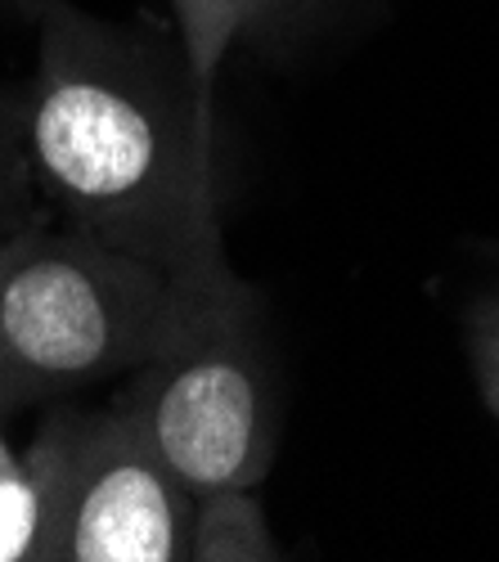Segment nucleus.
<instances>
[{"label": "nucleus", "mask_w": 499, "mask_h": 562, "mask_svg": "<svg viewBox=\"0 0 499 562\" xmlns=\"http://www.w3.org/2000/svg\"><path fill=\"white\" fill-rule=\"evenodd\" d=\"M23 135L36 190L72 229L171 270H230L216 199V109L185 55L64 0H36Z\"/></svg>", "instance_id": "1"}, {"label": "nucleus", "mask_w": 499, "mask_h": 562, "mask_svg": "<svg viewBox=\"0 0 499 562\" xmlns=\"http://www.w3.org/2000/svg\"><path fill=\"white\" fill-rule=\"evenodd\" d=\"M243 302L235 270H171L72 225H32L0 279V409L135 373Z\"/></svg>", "instance_id": "2"}, {"label": "nucleus", "mask_w": 499, "mask_h": 562, "mask_svg": "<svg viewBox=\"0 0 499 562\" xmlns=\"http://www.w3.org/2000/svg\"><path fill=\"white\" fill-rule=\"evenodd\" d=\"M117 405L145 428L190 495L261 486L275 459V401L257 351L252 302L140 364Z\"/></svg>", "instance_id": "3"}, {"label": "nucleus", "mask_w": 499, "mask_h": 562, "mask_svg": "<svg viewBox=\"0 0 499 562\" xmlns=\"http://www.w3.org/2000/svg\"><path fill=\"white\" fill-rule=\"evenodd\" d=\"M190 518L194 495L122 405L72 414L64 562H185Z\"/></svg>", "instance_id": "4"}, {"label": "nucleus", "mask_w": 499, "mask_h": 562, "mask_svg": "<svg viewBox=\"0 0 499 562\" xmlns=\"http://www.w3.org/2000/svg\"><path fill=\"white\" fill-rule=\"evenodd\" d=\"M72 414H59L45 432L0 463V562H50L64 553Z\"/></svg>", "instance_id": "5"}, {"label": "nucleus", "mask_w": 499, "mask_h": 562, "mask_svg": "<svg viewBox=\"0 0 499 562\" xmlns=\"http://www.w3.org/2000/svg\"><path fill=\"white\" fill-rule=\"evenodd\" d=\"M284 549L270 536L257 486L194 495L185 562H280Z\"/></svg>", "instance_id": "6"}, {"label": "nucleus", "mask_w": 499, "mask_h": 562, "mask_svg": "<svg viewBox=\"0 0 499 562\" xmlns=\"http://www.w3.org/2000/svg\"><path fill=\"white\" fill-rule=\"evenodd\" d=\"M175 32H180V55H185L190 81L199 95L216 109V77L230 55V45L243 27L257 19V0H167Z\"/></svg>", "instance_id": "7"}, {"label": "nucleus", "mask_w": 499, "mask_h": 562, "mask_svg": "<svg viewBox=\"0 0 499 562\" xmlns=\"http://www.w3.org/2000/svg\"><path fill=\"white\" fill-rule=\"evenodd\" d=\"M36 190L27 135H23V90L0 86V221H19Z\"/></svg>", "instance_id": "8"}, {"label": "nucleus", "mask_w": 499, "mask_h": 562, "mask_svg": "<svg viewBox=\"0 0 499 562\" xmlns=\"http://www.w3.org/2000/svg\"><path fill=\"white\" fill-rule=\"evenodd\" d=\"M468 356H473L477 387H481L490 414L499 418V297L473 306V315H468Z\"/></svg>", "instance_id": "9"}, {"label": "nucleus", "mask_w": 499, "mask_h": 562, "mask_svg": "<svg viewBox=\"0 0 499 562\" xmlns=\"http://www.w3.org/2000/svg\"><path fill=\"white\" fill-rule=\"evenodd\" d=\"M320 5V0H257V19L252 27H284L288 19H297L302 10Z\"/></svg>", "instance_id": "10"}, {"label": "nucleus", "mask_w": 499, "mask_h": 562, "mask_svg": "<svg viewBox=\"0 0 499 562\" xmlns=\"http://www.w3.org/2000/svg\"><path fill=\"white\" fill-rule=\"evenodd\" d=\"M27 229L32 225H23L19 234H5V239H0V279H5V270L14 266V257L23 252V244H27Z\"/></svg>", "instance_id": "11"}, {"label": "nucleus", "mask_w": 499, "mask_h": 562, "mask_svg": "<svg viewBox=\"0 0 499 562\" xmlns=\"http://www.w3.org/2000/svg\"><path fill=\"white\" fill-rule=\"evenodd\" d=\"M10 454H14V450H10V441H5V432H0V463H5Z\"/></svg>", "instance_id": "12"}, {"label": "nucleus", "mask_w": 499, "mask_h": 562, "mask_svg": "<svg viewBox=\"0 0 499 562\" xmlns=\"http://www.w3.org/2000/svg\"><path fill=\"white\" fill-rule=\"evenodd\" d=\"M27 5H32V10H36V0H27Z\"/></svg>", "instance_id": "13"}]
</instances>
